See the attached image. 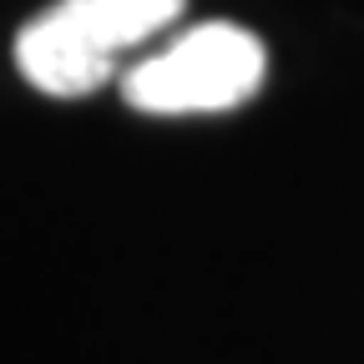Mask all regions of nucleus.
<instances>
[{"label":"nucleus","mask_w":364,"mask_h":364,"mask_svg":"<svg viewBox=\"0 0 364 364\" xmlns=\"http://www.w3.org/2000/svg\"><path fill=\"white\" fill-rule=\"evenodd\" d=\"M188 0H56L16 36V66L46 97H91L122 51L167 31Z\"/></svg>","instance_id":"1"},{"label":"nucleus","mask_w":364,"mask_h":364,"mask_svg":"<svg viewBox=\"0 0 364 364\" xmlns=\"http://www.w3.org/2000/svg\"><path fill=\"white\" fill-rule=\"evenodd\" d=\"M263 41L233 21H203L182 31L157 56L136 61L122 76L127 107L147 117H188V112H233L263 86Z\"/></svg>","instance_id":"2"}]
</instances>
